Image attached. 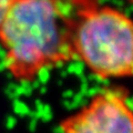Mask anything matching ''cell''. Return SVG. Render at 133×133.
Returning <instances> with one entry per match:
<instances>
[{"label": "cell", "mask_w": 133, "mask_h": 133, "mask_svg": "<svg viewBox=\"0 0 133 133\" xmlns=\"http://www.w3.org/2000/svg\"><path fill=\"white\" fill-rule=\"evenodd\" d=\"M129 1H130V2H133V0H129Z\"/></svg>", "instance_id": "5"}, {"label": "cell", "mask_w": 133, "mask_h": 133, "mask_svg": "<svg viewBox=\"0 0 133 133\" xmlns=\"http://www.w3.org/2000/svg\"><path fill=\"white\" fill-rule=\"evenodd\" d=\"M61 133H133V108L118 89H105L60 123Z\"/></svg>", "instance_id": "3"}, {"label": "cell", "mask_w": 133, "mask_h": 133, "mask_svg": "<svg viewBox=\"0 0 133 133\" xmlns=\"http://www.w3.org/2000/svg\"><path fill=\"white\" fill-rule=\"evenodd\" d=\"M74 58L103 80L133 77V19L111 6L84 3L74 19Z\"/></svg>", "instance_id": "2"}, {"label": "cell", "mask_w": 133, "mask_h": 133, "mask_svg": "<svg viewBox=\"0 0 133 133\" xmlns=\"http://www.w3.org/2000/svg\"><path fill=\"white\" fill-rule=\"evenodd\" d=\"M15 0H0V26Z\"/></svg>", "instance_id": "4"}, {"label": "cell", "mask_w": 133, "mask_h": 133, "mask_svg": "<svg viewBox=\"0 0 133 133\" xmlns=\"http://www.w3.org/2000/svg\"><path fill=\"white\" fill-rule=\"evenodd\" d=\"M77 12L69 15L61 0H15L0 26L3 63L12 78L30 82L43 70L76 59Z\"/></svg>", "instance_id": "1"}]
</instances>
